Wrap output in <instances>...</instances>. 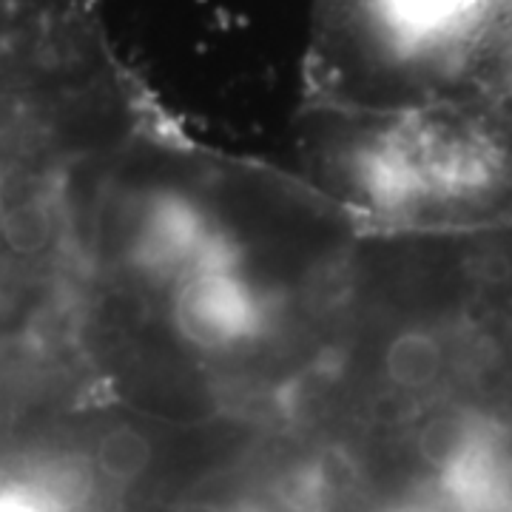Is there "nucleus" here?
<instances>
[{
    "mask_svg": "<svg viewBox=\"0 0 512 512\" xmlns=\"http://www.w3.org/2000/svg\"><path fill=\"white\" fill-rule=\"evenodd\" d=\"M296 171L370 239L512 228V97L413 109L302 103Z\"/></svg>",
    "mask_w": 512,
    "mask_h": 512,
    "instance_id": "7ed1b4c3",
    "label": "nucleus"
},
{
    "mask_svg": "<svg viewBox=\"0 0 512 512\" xmlns=\"http://www.w3.org/2000/svg\"><path fill=\"white\" fill-rule=\"evenodd\" d=\"M302 413L322 512H512V359L478 322L464 237L362 239Z\"/></svg>",
    "mask_w": 512,
    "mask_h": 512,
    "instance_id": "f03ea898",
    "label": "nucleus"
},
{
    "mask_svg": "<svg viewBox=\"0 0 512 512\" xmlns=\"http://www.w3.org/2000/svg\"><path fill=\"white\" fill-rule=\"evenodd\" d=\"M359 242L299 171L157 111L94 202L80 345L100 396L177 427L282 407L336 339Z\"/></svg>",
    "mask_w": 512,
    "mask_h": 512,
    "instance_id": "f257e3e1",
    "label": "nucleus"
},
{
    "mask_svg": "<svg viewBox=\"0 0 512 512\" xmlns=\"http://www.w3.org/2000/svg\"><path fill=\"white\" fill-rule=\"evenodd\" d=\"M512 97V0H313L302 103L413 109Z\"/></svg>",
    "mask_w": 512,
    "mask_h": 512,
    "instance_id": "20e7f679",
    "label": "nucleus"
}]
</instances>
